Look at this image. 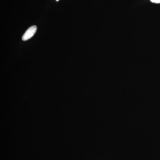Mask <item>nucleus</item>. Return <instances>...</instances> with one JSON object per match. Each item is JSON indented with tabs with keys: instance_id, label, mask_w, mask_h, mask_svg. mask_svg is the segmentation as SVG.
Instances as JSON below:
<instances>
[{
	"instance_id": "1",
	"label": "nucleus",
	"mask_w": 160,
	"mask_h": 160,
	"mask_svg": "<svg viewBox=\"0 0 160 160\" xmlns=\"http://www.w3.org/2000/svg\"><path fill=\"white\" fill-rule=\"evenodd\" d=\"M37 30V27L36 26H31L28 29V30L23 35L22 38V40L23 41H26L31 38L32 37L34 36L35 33L36 32Z\"/></svg>"
},
{
	"instance_id": "2",
	"label": "nucleus",
	"mask_w": 160,
	"mask_h": 160,
	"mask_svg": "<svg viewBox=\"0 0 160 160\" xmlns=\"http://www.w3.org/2000/svg\"><path fill=\"white\" fill-rule=\"evenodd\" d=\"M150 1L152 3H160V0H150Z\"/></svg>"
},
{
	"instance_id": "3",
	"label": "nucleus",
	"mask_w": 160,
	"mask_h": 160,
	"mask_svg": "<svg viewBox=\"0 0 160 160\" xmlns=\"http://www.w3.org/2000/svg\"><path fill=\"white\" fill-rule=\"evenodd\" d=\"M57 1H58L59 0H56Z\"/></svg>"
}]
</instances>
